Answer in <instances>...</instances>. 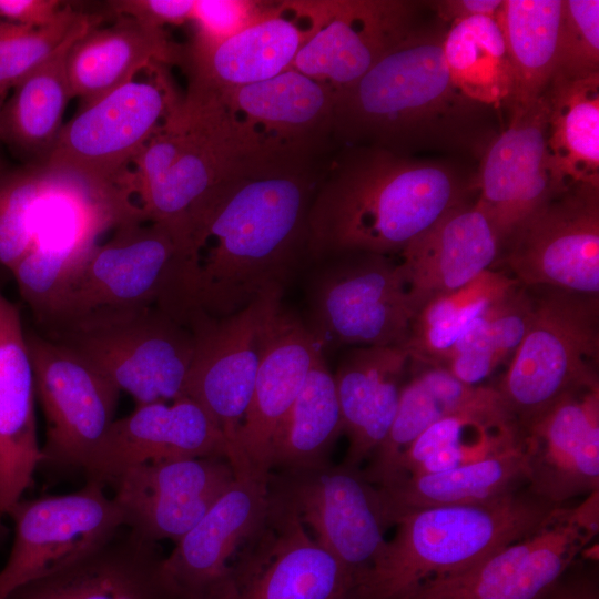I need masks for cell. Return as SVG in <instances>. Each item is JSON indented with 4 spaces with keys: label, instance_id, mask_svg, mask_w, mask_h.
Wrapping results in <instances>:
<instances>
[{
    "label": "cell",
    "instance_id": "obj_1",
    "mask_svg": "<svg viewBox=\"0 0 599 599\" xmlns=\"http://www.w3.org/2000/svg\"><path fill=\"white\" fill-rule=\"evenodd\" d=\"M324 171L318 161L280 164L213 195L183 245L194 309L222 318L283 296L311 264L308 215Z\"/></svg>",
    "mask_w": 599,
    "mask_h": 599
},
{
    "label": "cell",
    "instance_id": "obj_2",
    "mask_svg": "<svg viewBox=\"0 0 599 599\" xmlns=\"http://www.w3.org/2000/svg\"><path fill=\"white\" fill-rule=\"evenodd\" d=\"M474 190L453 166L349 146L325 169L308 215L311 263L349 252L399 254Z\"/></svg>",
    "mask_w": 599,
    "mask_h": 599
},
{
    "label": "cell",
    "instance_id": "obj_3",
    "mask_svg": "<svg viewBox=\"0 0 599 599\" xmlns=\"http://www.w3.org/2000/svg\"><path fill=\"white\" fill-rule=\"evenodd\" d=\"M446 30L419 23L351 88L334 94V141L409 155L487 141L488 109L451 81Z\"/></svg>",
    "mask_w": 599,
    "mask_h": 599
},
{
    "label": "cell",
    "instance_id": "obj_4",
    "mask_svg": "<svg viewBox=\"0 0 599 599\" xmlns=\"http://www.w3.org/2000/svg\"><path fill=\"white\" fill-rule=\"evenodd\" d=\"M287 163L242 123L222 93L189 78L181 102L133 162L131 187L145 221L180 247L201 211L227 183Z\"/></svg>",
    "mask_w": 599,
    "mask_h": 599
},
{
    "label": "cell",
    "instance_id": "obj_5",
    "mask_svg": "<svg viewBox=\"0 0 599 599\" xmlns=\"http://www.w3.org/2000/svg\"><path fill=\"white\" fill-rule=\"evenodd\" d=\"M558 506L527 485L494 498L427 508L396 531L352 599H406L424 582L461 572L537 530Z\"/></svg>",
    "mask_w": 599,
    "mask_h": 599
},
{
    "label": "cell",
    "instance_id": "obj_6",
    "mask_svg": "<svg viewBox=\"0 0 599 599\" xmlns=\"http://www.w3.org/2000/svg\"><path fill=\"white\" fill-rule=\"evenodd\" d=\"M162 308L190 325L185 260L172 233L149 221L125 223L99 244L42 331L74 322Z\"/></svg>",
    "mask_w": 599,
    "mask_h": 599
},
{
    "label": "cell",
    "instance_id": "obj_7",
    "mask_svg": "<svg viewBox=\"0 0 599 599\" xmlns=\"http://www.w3.org/2000/svg\"><path fill=\"white\" fill-rule=\"evenodd\" d=\"M304 321L324 353L339 347H405L417 311L399 261L349 252L306 270Z\"/></svg>",
    "mask_w": 599,
    "mask_h": 599
},
{
    "label": "cell",
    "instance_id": "obj_8",
    "mask_svg": "<svg viewBox=\"0 0 599 599\" xmlns=\"http://www.w3.org/2000/svg\"><path fill=\"white\" fill-rule=\"evenodd\" d=\"M536 288L529 327L496 386L521 429L566 394L599 383V296Z\"/></svg>",
    "mask_w": 599,
    "mask_h": 599
},
{
    "label": "cell",
    "instance_id": "obj_9",
    "mask_svg": "<svg viewBox=\"0 0 599 599\" xmlns=\"http://www.w3.org/2000/svg\"><path fill=\"white\" fill-rule=\"evenodd\" d=\"M42 334L130 394L136 406L184 396L195 337L189 324L162 308L97 316Z\"/></svg>",
    "mask_w": 599,
    "mask_h": 599
},
{
    "label": "cell",
    "instance_id": "obj_10",
    "mask_svg": "<svg viewBox=\"0 0 599 599\" xmlns=\"http://www.w3.org/2000/svg\"><path fill=\"white\" fill-rule=\"evenodd\" d=\"M165 67L153 64L83 108L63 124L45 164L131 187L129 166L183 97Z\"/></svg>",
    "mask_w": 599,
    "mask_h": 599
},
{
    "label": "cell",
    "instance_id": "obj_11",
    "mask_svg": "<svg viewBox=\"0 0 599 599\" xmlns=\"http://www.w3.org/2000/svg\"><path fill=\"white\" fill-rule=\"evenodd\" d=\"M599 490L558 506L527 537L461 572L424 582L406 599H539L598 535Z\"/></svg>",
    "mask_w": 599,
    "mask_h": 599
},
{
    "label": "cell",
    "instance_id": "obj_12",
    "mask_svg": "<svg viewBox=\"0 0 599 599\" xmlns=\"http://www.w3.org/2000/svg\"><path fill=\"white\" fill-rule=\"evenodd\" d=\"M271 495L292 508L314 540L344 568L353 591L387 539L379 488L361 468L328 464L271 474Z\"/></svg>",
    "mask_w": 599,
    "mask_h": 599
},
{
    "label": "cell",
    "instance_id": "obj_13",
    "mask_svg": "<svg viewBox=\"0 0 599 599\" xmlns=\"http://www.w3.org/2000/svg\"><path fill=\"white\" fill-rule=\"evenodd\" d=\"M497 267L526 287L599 296V187L551 197L505 240Z\"/></svg>",
    "mask_w": 599,
    "mask_h": 599
},
{
    "label": "cell",
    "instance_id": "obj_14",
    "mask_svg": "<svg viewBox=\"0 0 599 599\" xmlns=\"http://www.w3.org/2000/svg\"><path fill=\"white\" fill-rule=\"evenodd\" d=\"M35 396L45 418L41 465L82 469L115 420L120 390L64 346L24 326Z\"/></svg>",
    "mask_w": 599,
    "mask_h": 599
},
{
    "label": "cell",
    "instance_id": "obj_15",
    "mask_svg": "<svg viewBox=\"0 0 599 599\" xmlns=\"http://www.w3.org/2000/svg\"><path fill=\"white\" fill-rule=\"evenodd\" d=\"M270 478L236 471L231 487L163 558L177 599H227L270 514Z\"/></svg>",
    "mask_w": 599,
    "mask_h": 599
},
{
    "label": "cell",
    "instance_id": "obj_16",
    "mask_svg": "<svg viewBox=\"0 0 599 599\" xmlns=\"http://www.w3.org/2000/svg\"><path fill=\"white\" fill-rule=\"evenodd\" d=\"M13 541L0 570V599L100 545L123 527L105 485L87 479L71 494L21 499L9 511Z\"/></svg>",
    "mask_w": 599,
    "mask_h": 599
},
{
    "label": "cell",
    "instance_id": "obj_17",
    "mask_svg": "<svg viewBox=\"0 0 599 599\" xmlns=\"http://www.w3.org/2000/svg\"><path fill=\"white\" fill-rule=\"evenodd\" d=\"M282 297L261 298L222 318L201 311L190 318L195 348L184 396L196 402L217 424L232 447L233 459L236 435L254 388L266 324Z\"/></svg>",
    "mask_w": 599,
    "mask_h": 599
},
{
    "label": "cell",
    "instance_id": "obj_18",
    "mask_svg": "<svg viewBox=\"0 0 599 599\" xmlns=\"http://www.w3.org/2000/svg\"><path fill=\"white\" fill-rule=\"evenodd\" d=\"M422 7L407 0H317L315 30L292 69L342 92L419 24Z\"/></svg>",
    "mask_w": 599,
    "mask_h": 599
},
{
    "label": "cell",
    "instance_id": "obj_19",
    "mask_svg": "<svg viewBox=\"0 0 599 599\" xmlns=\"http://www.w3.org/2000/svg\"><path fill=\"white\" fill-rule=\"evenodd\" d=\"M235 476L225 458H181L138 465L109 485L124 527L154 544L176 542L206 515Z\"/></svg>",
    "mask_w": 599,
    "mask_h": 599
},
{
    "label": "cell",
    "instance_id": "obj_20",
    "mask_svg": "<svg viewBox=\"0 0 599 599\" xmlns=\"http://www.w3.org/2000/svg\"><path fill=\"white\" fill-rule=\"evenodd\" d=\"M270 497L267 524L227 599H352L353 583L341 564L292 508Z\"/></svg>",
    "mask_w": 599,
    "mask_h": 599
},
{
    "label": "cell",
    "instance_id": "obj_21",
    "mask_svg": "<svg viewBox=\"0 0 599 599\" xmlns=\"http://www.w3.org/2000/svg\"><path fill=\"white\" fill-rule=\"evenodd\" d=\"M547 91L486 146L476 189L502 244L512 231L551 197L567 190L557 182L548 151Z\"/></svg>",
    "mask_w": 599,
    "mask_h": 599
},
{
    "label": "cell",
    "instance_id": "obj_22",
    "mask_svg": "<svg viewBox=\"0 0 599 599\" xmlns=\"http://www.w3.org/2000/svg\"><path fill=\"white\" fill-rule=\"evenodd\" d=\"M220 457L232 464L233 450L211 416L193 399L183 396L170 403L136 406L115 419L88 459V479L105 486L125 470L141 464Z\"/></svg>",
    "mask_w": 599,
    "mask_h": 599
},
{
    "label": "cell",
    "instance_id": "obj_23",
    "mask_svg": "<svg viewBox=\"0 0 599 599\" xmlns=\"http://www.w3.org/2000/svg\"><path fill=\"white\" fill-rule=\"evenodd\" d=\"M521 432L534 494L561 506L599 490V383L566 394Z\"/></svg>",
    "mask_w": 599,
    "mask_h": 599
},
{
    "label": "cell",
    "instance_id": "obj_24",
    "mask_svg": "<svg viewBox=\"0 0 599 599\" xmlns=\"http://www.w3.org/2000/svg\"><path fill=\"white\" fill-rule=\"evenodd\" d=\"M304 321L278 301L268 317L254 388L234 445L233 467L271 476V448L319 352Z\"/></svg>",
    "mask_w": 599,
    "mask_h": 599
},
{
    "label": "cell",
    "instance_id": "obj_25",
    "mask_svg": "<svg viewBox=\"0 0 599 599\" xmlns=\"http://www.w3.org/2000/svg\"><path fill=\"white\" fill-rule=\"evenodd\" d=\"M220 92L236 118L282 160L318 161L334 140V92L292 68Z\"/></svg>",
    "mask_w": 599,
    "mask_h": 599
},
{
    "label": "cell",
    "instance_id": "obj_26",
    "mask_svg": "<svg viewBox=\"0 0 599 599\" xmlns=\"http://www.w3.org/2000/svg\"><path fill=\"white\" fill-rule=\"evenodd\" d=\"M158 544L126 527L4 599H177Z\"/></svg>",
    "mask_w": 599,
    "mask_h": 599
},
{
    "label": "cell",
    "instance_id": "obj_27",
    "mask_svg": "<svg viewBox=\"0 0 599 599\" xmlns=\"http://www.w3.org/2000/svg\"><path fill=\"white\" fill-rule=\"evenodd\" d=\"M316 0L277 1L260 20L210 48L185 49L187 75L219 91L272 79L292 68L315 30Z\"/></svg>",
    "mask_w": 599,
    "mask_h": 599
},
{
    "label": "cell",
    "instance_id": "obj_28",
    "mask_svg": "<svg viewBox=\"0 0 599 599\" xmlns=\"http://www.w3.org/2000/svg\"><path fill=\"white\" fill-rule=\"evenodd\" d=\"M501 248L500 233L477 200L447 212L398 254L417 313L494 268Z\"/></svg>",
    "mask_w": 599,
    "mask_h": 599
},
{
    "label": "cell",
    "instance_id": "obj_29",
    "mask_svg": "<svg viewBox=\"0 0 599 599\" xmlns=\"http://www.w3.org/2000/svg\"><path fill=\"white\" fill-rule=\"evenodd\" d=\"M34 377L19 307L0 293V521L41 465Z\"/></svg>",
    "mask_w": 599,
    "mask_h": 599
},
{
    "label": "cell",
    "instance_id": "obj_30",
    "mask_svg": "<svg viewBox=\"0 0 599 599\" xmlns=\"http://www.w3.org/2000/svg\"><path fill=\"white\" fill-rule=\"evenodd\" d=\"M412 356L403 346L352 347L334 374L343 434V465L359 468L385 440L396 415Z\"/></svg>",
    "mask_w": 599,
    "mask_h": 599
},
{
    "label": "cell",
    "instance_id": "obj_31",
    "mask_svg": "<svg viewBox=\"0 0 599 599\" xmlns=\"http://www.w3.org/2000/svg\"><path fill=\"white\" fill-rule=\"evenodd\" d=\"M185 48L164 30L119 16L108 27L89 30L71 47L67 73L72 98L82 109L136 79L153 64H184Z\"/></svg>",
    "mask_w": 599,
    "mask_h": 599
},
{
    "label": "cell",
    "instance_id": "obj_32",
    "mask_svg": "<svg viewBox=\"0 0 599 599\" xmlns=\"http://www.w3.org/2000/svg\"><path fill=\"white\" fill-rule=\"evenodd\" d=\"M410 369L390 429L363 470L377 487L389 484L402 455L434 423L501 398L496 387L464 384L435 362L412 358Z\"/></svg>",
    "mask_w": 599,
    "mask_h": 599
},
{
    "label": "cell",
    "instance_id": "obj_33",
    "mask_svg": "<svg viewBox=\"0 0 599 599\" xmlns=\"http://www.w3.org/2000/svg\"><path fill=\"white\" fill-rule=\"evenodd\" d=\"M102 21L100 14L79 27L47 60L23 78L0 114V142L26 164H45L63 126L72 98L67 59L73 43Z\"/></svg>",
    "mask_w": 599,
    "mask_h": 599
},
{
    "label": "cell",
    "instance_id": "obj_34",
    "mask_svg": "<svg viewBox=\"0 0 599 599\" xmlns=\"http://www.w3.org/2000/svg\"><path fill=\"white\" fill-rule=\"evenodd\" d=\"M521 439V428L502 398L451 414L434 423L410 444L387 486L409 476L447 470L491 457L517 446Z\"/></svg>",
    "mask_w": 599,
    "mask_h": 599
},
{
    "label": "cell",
    "instance_id": "obj_35",
    "mask_svg": "<svg viewBox=\"0 0 599 599\" xmlns=\"http://www.w3.org/2000/svg\"><path fill=\"white\" fill-rule=\"evenodd\" d=\"M527 483V460L520 444L491 457L456 468L414 475L378 487L389 526L413 511L477 502Z\"/></svg>",
    "mask_w": 599,
    "mask_h": 599
},
{
    "label": "cell",
    "instance_id": "obj_36",
    "mask_svg": "<svg viewBox=\"0 0 599 599\" xmlns=\"http://www.w3.org/2000/svg\"><path fill=\"white\" fill-rule=\"evenodd\" d=\"M547 144L555 177L562 189L599 187V73L567 80L554 75Z\"/></svg>",
    "mask_w": 599,
    "mask_h": 599
},
{
    "label": "cell",
    "instance_id": "obj_37",
    "mask_svg": "<svg viewBox=\"0 0 599 599\" xmlns=\"http://www.w3.org/2000/svg\"><path fill=\"white\" fill-rule=\"evenodd\" d=\"M343 423L334 375L319 351L290 410L281 422L271 448V474L328 464V453Z\"/></svg>",
    "mask_w": 599,
    "mask_h": 599
},
{
    "label": "cell",
    "instance_id": "obj_38",
    "mask_svg": "<svg viewBox=\"0 0 599 599\" xmlns=\"http://www.w3.org/2000/svg\"><path fill=\"white\" fill-rule=\"evenodd\" d=\"M562 0H504L496 17L512 70L511 113L531 106L557 67Z\"/></svg>",
    "mask_w": 599,
    "mask_h": 599
},
{
    "label": "cell",
    "instance_id": "obj_39",
    "mask_svg": "<svg viewBox=\"0 0 599 599\" xmlns=\"http://www.w3.org/2000/svg\"><path fill=\"white\" fill-rule=\"evenodd\" d=\"M443 53L453 83L466 97L494 109L510 103L512 70L496 18L480 16L451 23Z\"/></svg>",
    "mask_w": 599,
    "mask_h": 599
},
{
    "label": "cell",
    "instance_id": "obj_40",
    "mask_svg": "<svg viewBox=\"0 0 599 599\" xmlns=\"http://www.w3.org/2000/svg\"><path fill=\"white\" fill-rule=\"evenodd\" d=\"M517 284L506 272L491 268L433 298L417 313L405 348L414 359L440 363L468 326Z\"/></svg>",
    "mask_w": 599,
    "mask_h": 599
},
{
    "label": "cell",
    "instance_id": "obj_41",
    "mask_svg": "<svg viewBox=\"0 0 599 599\" xmlns=\"http://www.w3.org/2000/svg\"><path fill=\"white\" fill-rule=\"evenodd\" d=\"M49 169L45 164L0 170V264L11 271L28 253Z\"/></svg>",
    "mask_w": 599,
    "mask_h": 599
},
{
    "label": "cell",
    "instance_id": "obj_42",
    "mask_svg": "<svg viewBox=\"0 0 599 599\" xmlns=\"http://www.w3.org/2000/svg\"><path fill=\"white\" fill-rule=\"evenodd\" d=\"M92 14L71 7L60 20L43 28L21 26L0 18V94L8 97Z\"/></svg>",
    "mask_w": 599,
    "mask_h": 599
},
{
    "label": "cell",
    "instance_id": "obj_43",
    "mask_svg": "<svg viewBox=\"0 0 599 599\" xmlns=\"http://www.w3.org/2000/svg\"><path fill=\"white\" fill-rule=\"evenodd\" d=\"M599 73V1L562 0L554 75L579 80Z\"/></svg>",
    "mask_w": 599,
    "mask_h": 599
},
{
    "label": "cell",
    "instance_id": "obj_44",
    "mask_svg": "<svg viewBox=\"0 0 599 599\" xmlns=\"http://www.w3.org/2000/svg\"><path fill=\"white\" fill-rule=\"evenodd\" d=\"M272 1L194 0L191 23L194 39L190 47L210 48L237 34L263 18L273 7Z\"/></svg>",
    "mask_w": 599,
    "mask_h": 599
},
{
    "label": "cell",
    "instance_id": "obj_45",
    "mask_svg": "<svg viewBox=\"0 0 599 599\" xmlns=\"http://www.w3.org/2000/svg\"><path fill=\"white\" fill-rule=\"evenodd\" d=\"M464 384L476 386L501 364L490 337L485 313L460 335L438 363Z\"/></svg>",
    "mask_w": 599,
    "mask_h": 599
},
{
    "label": "cell",
    "instance_id": "obj_46",
    "mask_svg": "<svg viewBox=\"0 0 599 599\" xmlns=\"http://www.w3.org/2000/svg\"><path fill=\"white\" fill-rule=\"evenodd\" d=\"M108 7L116 17L131 18L146 27L162 29L191 21L194 0H114Z\"/></svg>",
    "mask_w": 599,
    "mask_h": 599
},
{
    "label": "cell",
    "instance_id": "obj_47",
    "mask_svg": "<svg viewBox=\"0 0 599 599\" xmlns=\"http://www.w3.org/2000/svg\"><path fill=\"white\" fill-rule=\"evenodd\" d=\"M59 0H0V18L32 28L48 27L71 8Z\"/></svg>",
    "mask_w": 599,
    "mask_h": 599
},
{
    "label": "cell",
    "instance_id": "obj_48",
    "mask_svg": "<svg viewBox=\"0 0 599 599\" xmlns=\"http://www.w3.org/2000/svg\"><path fill=\"white\" fill-rule=\"evenodd\" d=\"M502 2L504 0H440L432 3L439 20L451 24L473 17L496 18Z\"/></svg>",
    "mask_w": 599,
    "mask_h": 599
},
{
    "label": "cell",
    "instance_id": "obj_49",
    "mask_svg": "<svg viewBox=\"0 0 599 599\" xmlns=\"http://www.w3.org/2000/svg\"><path fill=\"white\" fill-rule=\"evenodd\" d=\"M549 599H597L593 590L581 588H565L557 590Z\"/></svg>",
    "mask_w": 599,
    "mask_h": 599
},
{
    "label": "cell",
    "instance_id": "obj_50",
    "mask_svg": "<svg viewBox=\"0 0 599 599\" xmlns=\"http://www.w3.org/2000/svg\"><path fill=\"white\" fill-rule=\"evenodd\" d=\"M7 534V529L6 527L2 525V522L0 521V542L1 540L3 539V536Z\"/></svg>",
    "mask_w": 599,
    "mask_h": 599
},
{
    "label": "cell",
    "instance_id": "obj_51",
    "mask_svg": "<svg viewBox=\"0 0 599 599\" xmlns=\"http://www.w3.org/2000/svg\"><path fill=\"white\" fill-rule=\"evenodd\" d=\"M7 98L8 97H4V95L0 94V114H1V110L3 108V104H4L6 100H7Z\"/></svg>",
    "mask_w": 599,
    "mask_h": 599
},
{
    "label": "cell",
    "instance_id": "obj_52",
    "mask_svg": "<svg viewBox=\"0 0 599 599\" xmlns=\"http://www.w3.org/2000/svg\"><path fill=\"white\" fill-rule=\"evenodd\" d=\"M1 166H2V165L0 164V167H1Z\"/></svg>",
    "mask_w": 599,
    "mask_h": 599
}]
</instances>
